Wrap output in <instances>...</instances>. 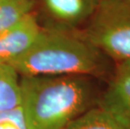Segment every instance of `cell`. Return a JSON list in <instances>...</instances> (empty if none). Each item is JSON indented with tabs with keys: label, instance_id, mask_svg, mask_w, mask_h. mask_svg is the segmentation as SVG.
Here are the masks:
<instances>
[{
	"label": "cell",
	"instance_id": "obj_1",
	"mask_svg": "<svg viewBox=\"0 0 130 129\" xmlns=\"http://www.w3.org/2000/svg\"><path fill=\"white\" fill-rule=\"evenodd\" d=\"M21 107L29 129H64L92 108L88 76H20Z\"/></svg>",
	"mask_w": 130,
	"mask_h": 129
},
{
	"label": "cell",
	"instance_id": "obj_2",
	"mask_svg": "<svg viewBox=\"0 0 130 129\" xmlns=\"http://www.w3.org/2000/svg\"><path fill=\"white\" fill-rule=\"evenodd\" d=\"M20 76H101L104 54L82 34L42 29L31 48L9 65Z\"/></svg>",
	"mask_w": 130,
	"mask_h": 129
},
{
	"label": "cell",
	"instance_id": "obj_3",
	"mask_svg": "<svg viewBox=\"0 0 130 129\" xmlns=\"http://www.w3.org/2000/svg\"><path fill=\"white\" fill-rule=\"evenodd\" d=\"M82 35L104 56L118 62L130 60V4L125 0H99Z\"/></svg>",
	"mask_w": 130,
	"mask_h": 129
},
{
	"label": "cell",
	"instance_id": "obj_4",
	"mask_svg": "<svg viewBox=\"0 0 130 129\" xmlns=\"http://www.w3.org/2000/svg\"><path fill=\"white\" fill-rule=\"evenodd\" d=\"M42 29L35 16L29 13L0 34V64L10 65L28 51Z\"/></svg>",
	"mask_w": 130,
	"mask_h": 129
},
{
	"label": "cell",
	"instance_id": "obj_5",
	"mask_svg": "<svg viewBox=\"0 0 130 129\" xmlns=\"http://www.w3.org/2000/svg\"><path fill=\"white\" fill-rule=\"evenodd\" d=\"M99 106L130 127V60L118 62Z\"/></svg>",
	"mask_w": 130,
	"mask_h": 129
},
{
	"label": "cell",
	"instance_id": "obj_6",
	"mask_svg": "<svg viewBox=\"0 0 130 129\" xmlns=\"http://www.w3.org/2000/svg\"><path fill=\"white\" fill-rule=\"evenodd\" d=\"M51 17L66 25H75L95 12L99 0H43Z\"/></svg>",
	"mask_w": 130,
	"mask_h": 129
},
{
	"label": "cell",
	"instance_id": "obj_7",
	"mask_svg": "<svg viewBox=\"0 0 130 129\" xmlns=\"http://www.w3.org/2000/svg\"><path fill=\"white\" fill-rule=\"evenodd\" d=\"M64 129H130V127L98 106L87 110Z\"/></svg>",
	"mask_w": 130,
	"mask_h": 129
},
{
	"label": "cell",
	"instance_id": "obj_8",
	"mask_svg": "<svg viewBox=\"0 0 130 129\" xmlns=\"http://www.w3.org/2000/svg\"><path fill=\"white\" fill-rule=\"evenodd\" d=\"M20 105V76L11 65L0 64V112Z\"/></svg>",
	"mask_w": 130,
	"mask_h": 129
},
{
	"label": "cell",
	"instance_id": "obj_9",
	"mask_svg": "<svg viewBox=\"0 0 130 129\" xmlns=\"http://www.w3.org/2000/svg\"><path fill=\"white\" fill-rule=\"evenodd\" d=\"M34 0H0V34L32 13Z\"/></svg>",
	"mask_w": 130,
	"mask_h": 129
},
{
	"label": "cell",
	"instance_id": "obj_10",
	"mask_svg": "<svg viewBox=\"0 0 130 129\" xmlns=\"http://www.w3.org/2000/svg\"><path fill=\"white\" fill-rule=\"evenodd\" d=\"M0 129H29L21 105L0 112Z\"/></svg>",
	"mask_w": 130,
	"mask_h": 129
},
{
	"label": "cell",
	"instance_id": "obj_11",
	"mask_svg": "<svg viewBox=\"0 0 130 129\" xmlns=\"http://www.w3.org/2000/svg\"><path fill=\"white\" fill-rule=\"evenodd\" d=\"M125 1H126L127 3H128V4H130V0H125Z\"/></svg>",
	"mask_w": 130,
	"mask_h": 129
}]
</instances>
